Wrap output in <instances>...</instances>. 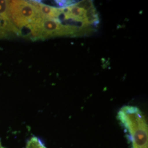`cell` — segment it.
<instances>
[{
    "instance_id": "6da1fadb",
    "label": "cell",
    "mask_w": 148,
    "mask_h": 148,
    "mask_svg": "<svg viewBox=\"0 0 148 148\" xmlns=\"http://www.w3.org/2000/svg\"><path fill=\"white\" fill-rule=\"evenodd\" d=\"M117 117L130 136L133 148H148V125L141 111L135 106H124Z\"/></svg>"
},
{
    "instance_id": "7a4b0ae2",
    "label": "cell",
    "mask_w": 148,
    "mask_h": 148,
    "mask_svg": "<svg viewBox=\"0 0 148 148\" xmlns=\"http://www.w3.org/2000/svg\"><path fill=\"white\" fill-rule=\"evenodd\" d=\"M9 14L19 35L32 32V24L42 16L29 1H9Z\"/></svg>"
},
{
    "instance_id": "3957f363",
    "label": "cell",
    "mask_w": 148,
    "mask_h": 148,
    "mask_svg": "<svg viewBox=\"0 0 148 148\" xmlns=\"http://www.w3.org/2000/svg\"><path fill=\"white\" fill-rule=\"evenodd\" d=\"M10 34L19 35L18 30L9 14V1L0 0V38L7 36Z\"/></svg>"
},
{
    "instance_id": "277c9868",
    "label": "cell",
    "mask_w": 148,
    "mask_h": 148,
    "mask_svg": "<svg viewBox=\"0 0 148 148\" xmlns=\"http://www.w3.org/2000/svg\"><path fill=\"white\" fill-rule=\"evenodd\" d=\"M25 148H47L36 137H32L27 143Z\"/></svg>"
},
{
    "instance_id": "5b68a950",
    "label": "cell",
    "mask_w": 148,
    "mask_h": 148,
    "mask_svg": "<svg viewBox=\"0 0 148 148\" xmlns=\"http://www.w3.org/2000/svg\"><path fill=\"white\" fill-rule=\"evenodd\" d=\"M0 148H4L2 147V144H1V143H0Z\"/></svg>"
}]
</instances>
